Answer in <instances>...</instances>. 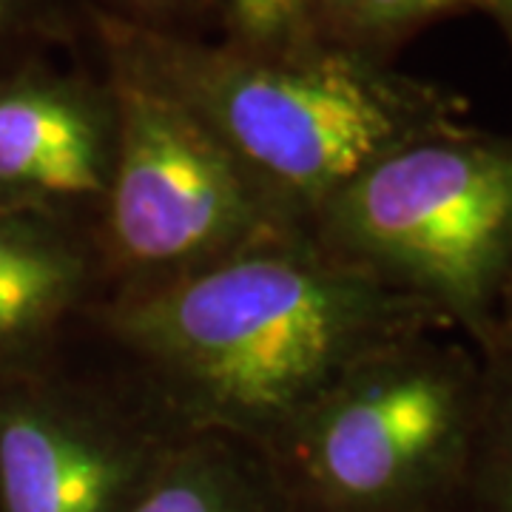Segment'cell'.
<instances>
[{
    "label": "cell",
    "instance_id": "obj_1",
    "mask_svg": "<svg viewBox=\"0 0 512 512\" xmlns=\"http://www.w3.org/2000/svg\"><path fill=\"white\" fill-rule=\"evenodd\" d=\"M450 333L436 308L311 231L254 242L146 291L106 296L83 336L174 430L268 447L367 356Z\"/></svg>",
    "mask_w": 512,
    "mask_h": 512
},
{
    "label": "cell",
    "instance_id": "obj_2",
    "mask_svg": "<svg viewBox=\"0 0 512 512\" xmlns=\"http://www.w3.org/2000/svg\"><path fill=\"white\" fill-rule=\"evenodd\" d=\"M97 57L168 94L296 228L370 165L456 128L464 97L333 43L248 52L211 37L134 32L86 15Z\"/></svg>",
    "mask_w": 512,
    "mask_h": 512
},
{
    "label": "cell",
    "instance_id": "obj_3",
    "mask_svg": "<svg viewBox=\"0 0 512 512\" xmlns=\"http://www.w3.org/2000/svg\"><path fill=\"white\" fill-rule=\"evenodd\" d=\"M484 404V356L421 333L359 362L265 453L299 512H461Z\"/></svg>",
    "mask_w": 512,
    "mask_h": 512
},
{
    "label": "cell",
    "instance_id": "obj_4",
    "mask_svg": "<svg viewBox=\"0 0 512 512\" xmlns=\"http://www.w3.org/2000/svg\"><path fill=\"white\" fill-rule=\"evenodd\" d=\"M308 231L481 353L512 271V134L461 123L421 137L342 188Z\"/></svg>",
    "mask_w": 512,
    "mask_h": 512
},
{
    "label": "cell",
    "instance_id": "obj_5",
    "mask_svg": "<svg viewBox=\"0 0 512 512\" xmlns=\"http://www.w3.org/2000/svg\"><path fill=\"white\" fill-rule=\"evenodd\" d=\"M117 157L94 228L106 296L146 291L285 231L288 222L205 128L117 63Z\"/></svg>",
    "mask_w": 512,
    "mask_h": 512
},
{
    "label": "cell",
    "instance_id": "obj_6",
    "mask_svg": "<svg viewBox=\"0 0 512 512\" xmlns=\"http://www.w3.org/2000/svg\"><path fill=\"white\" fill-rule=\"evenodd\" d=\"M177 436L80 333L0 382V512H131Z\"/></svg>",
    "mask_w": 512,
    "mask_h": 512
},
{
    "label": "cell",
    "instance_id": "obj_7",
    "mask_svg": "<svg viewBox=\"0 0 512 512\" xmlns=\"http://www.w3.org/2000/svg\"><path fill=\"white\" fill-rule=\"evenodd\" d=\"M117 97L100 69H63L52 55L0 66V211L92 231L117 157Z\"/></svg>",
    "mask_w": 512,
    "mask_h": 512
},
{
    "label": "cell",
    "instance_id": "obj_8",
    "mask_svg": "<svg viewBox=\"0 0 512 512\" xmlns=\"http://www.w3.org/2000/svg\"><path fill=\"white\" fill-rule=\"evenodd\" d=\"M103 299L92 231L0 211V382L63 356Z\"/></svg>",
    "mask_w": 512,
    "mask_h": 512
},
{
    "label": "cell",
    "instance_id": "obj_9",
    "mask_svg": "<svg viewBox=\"0 0 512 512\" xmlns=\"http://www.w3.org/2000/svg\"><path fill=\"white\" fill-rule=\"evenodd\" d=\"M131 512H299L265 447L217 430L180 433Z\"/></svg>",
    "mask_w": 512,
    "mask_h": 512
},
{
    "label": "cell",
    "instance_id": "obj_10",
    "mask_svg": "<svg viewBox=\"0 0 512 512\" xmlns=\"http://www.w3.org/2000/svg\"><path fill=\"white\" fill-rule=\"evenodd\" d=\"M473 12V0H322L319 40L393 60L421 29Z\"/></svg>",
    "mask_w": 512,
    "mask_h": 512
},
{
    "label": "cell",
    "instance_id": "obj_11",
    "mask_svg": "<svg viewBox=\"0 0 512 512\" xmlns=\"http://www.w3.org/2000/svg\"><path fill=\"white\" fill-rule=\"evenodd\" d=\"M487 404L461 512H512V365L484 359Z\"/></svg>",
    "mask_w": 512,
    "mask_h": 512
},
{
    "label": "cell",
    "instance_id": "obj_12",
    "mask_svg": "<svg viewBox=\"0 0 512 512\" xmlns=\"http://www.w3.org/2000/svg\"><path fill=\"white\" fill-rule=\"evenodd\" d=\"M322 0H214L222 43L248 52H291L319 40Z\"/></svg>",
    "mask_w": 512,
    "mask_h": 512
},
{
    "label": "cell",
    "instance_id": "obj_13",
    "mask_svg": "<svg viewBox=\"0 0 512 512\" xmlns=\"http://www.w3.org/2000/svg\"><path fill=\"white\" fill-rule=\"evenodd\" d=\"M86 37L80 0H0V66L52 55Z\"/></svg>",
    "mask_w": 512,
    "mask_h": 512
},
{
    "label": "cell",
    "instance_id": "obj_14",
    "mask_svg": "<svg viewBox=\"0 0 512 512\" xmlns=\"http://www.w3.org/2000/svg\"><path fill=\"white\" fill-rule=\"evenodd\" d=\"M83 12L134 32L205 37L214 23V0H80Z\"/></svg>",
    "mask_w": 512,
    "mask_h": 512
},
{
    "label": "cell",
    "instance_id": "obj_15",
    "mask_svg": "<svg viewBox=\"0 0 512 512\" xmlns=\"http://www.w3.org/2000/svg\"><path fill=\"white\" fill-rule=\"evenodd\" d=\"M484 359H504L512 365V271L504 282V291L498 296L493 316V333L487 348L481 350Z\"/></svg>",
    "mask_w": 512,
    "mask_h": 512
},
{
    "label": "cell",
    "instance_id": "obj_16",
    "mask_svg": "<svg viewBox=\"0 0 512 512\" xmlns=\"http://www.w3.org/2000/svg\"><path fill=\"white\" fill-rule=\"evenodd\" d=\"M473 12L490 15L512 49V0H473Z\"/></svg>",
    "mask_w": 512,
    "mask_h": 512
}]
</instances>
